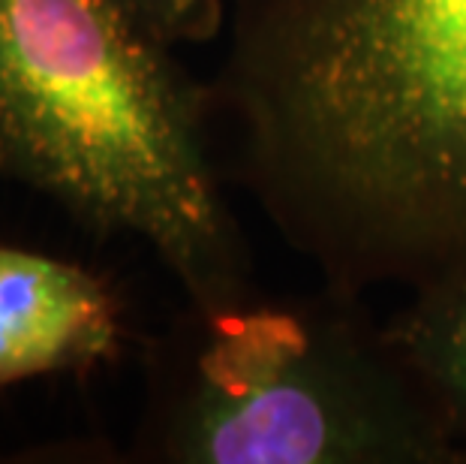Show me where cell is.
<instances>
[{
  "mask_svg": "<svg viewBox=\"0 0 466 464\" xmlns=\"http://www.w3.org/2000/svg\"><path fill=\"white\" fill-rule=\"evenodd\" d=\"M208 94L329 286L419 290L466 260V0H235Z\"/></svg>",
  "mask_w": 466,
  "mask_h": 464,
  "instance_id": "1",
  "label": "cell"
},
{
  "mask_svg": "<svg viewBox=\"0 0 466 464\" xmlns=\"http://www.w3.org/2000/svg\"><path fill=\"white\" fill-rule=\"evenodd\" d=\"M208 139L211 94L115 0H0V179L145 242L193 304L250 290Z\"/></svg>",
  "mask_w": 466,
  "mask_h": 464,
  "instance_id": "2",
  "label": "cell"
},
{
  "mask_svg": "<svg viewBox=\"0 0 466 464\" xmlns=\"http://www.w3.org/2000/svg\"><path fill=\"white\" fill-rule=\"evenodd\" d=\"M325 295L187 304L147 350L138 461L458 464L461 443L385 338Z\"/></svg>",
  "mask_w": 466,
  "mask_h": 464,
  "instance_id": "3",
  "label": "cell"
},
{
  "mask_svg": "<svg viewBox=\"0 0 466 464\" xmlns=\"http://www.w3.org/2000/svg\"><path fill=\"white\" fill-rule=\"evenodd\" d=\"M121 338V302L100 274L0 244V392L100 368L117 356Z\"/></svg>",
  "mask_w": 466,
  "mask_h": 464,
  "instance_id": "4",
  "label": "cell"
},
{
  "mask_svg": "<svg viewBox=\"0 0 466 464\" xmlns=\"http://www.w3.org/2000/svg\"><path fill=\"white\" fill-rule=\"evenodd\" d=\"M385 325V338L463 447L466 440V260L440 272Z\"/></svg>",
  "mask_w": 466,
  "mask_h": 464,
  "instance_id": "5",
  "label": "cell"
},
{
  "mask_svg": "<svg viewBox=\"0 0 466 464\" xmlns=\"http://www.w3.org/2000/svg\"><path fill=\"white\" fill-rule=\"evenodd\" d=\"M142 31L166 48L208 43L223 31L235 0H115Z\"/></svg>",
  "mask_w": 466,
  "mask_h": 464,
  "instance_id": "6",
  "label": "cell"
},
{
  "mask_svg": "<svg viewBox=\"0 0 466 464\" xmlns=\"http://www.w3.org/2000/svg\"><path fill=\"white\" fill-rule=\"evenodd\" d=\"M461 461H466V440H463V447H461Z\"/></svg>",
  "mask_w": 466,
  "mask_h": 464,
  "instance_id": "7",
  "label": "cell"
}]
</instances>
